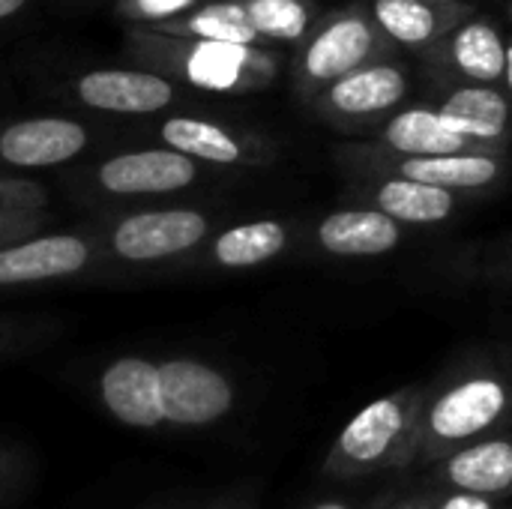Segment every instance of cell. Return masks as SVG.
Masks as SVG:
<instances>
[{"label": "cell", "mask_w": 512, "mask_h": 509, "mask_svg": "<svg viewBox=\"0 0 512 509\" xmlns=\"http://www.w3.org/2000/svg\"><path fill=\"white\" fill-rule=\"evenodd\" d=\"M426 396V384H408L357 411L336 435L324 459V474L333 480H360L414 468Z\"/></svg>", "instance_id": "1"}, {"label": "cell", "mask_w": 512, "mask_h": 509, "mask_svg": "<svg viewBox=\"0 0 512 509\" xmlns=\"http://www.w3.org/2000/svg\"><path fill=\"white\" fill-rule=\"evenodd\" d=\"M512 417L510 381L489 363H471L441 390L429 387L420 414L414 468H432L453 450L498 432Z\"/></svg>", "instance_id": "2"}, {"label": "cell", "mask_w": 512, "mask_h": 509, "mask_svg": "<svg viewBox=\"0 0 512 509\" xmlns=\"http://www.w3.org/2000/svg\"><path fill=\"white\" fill-rule=\"evenodd\" d=\"M129 51L141 63H150L153 72L171 81L180 78L192 87L219 90V93L264 90L279 72V57L270 48L174 39L144 27H132Z\"/></svg>", "instance_id": "3"}, {"label": "cell", "mask_w": 512, "mask_h": 509, "mask_svg": "<svg viewBox=\"0 0 512 509\" xmlns=\"http://www.w3.org/2000/svg\"><path fill=\"white\" fill-rule=\"evenodd\" d=\"M396 45L381 33L366 6H345L315 21L309 36L300 42L294 60V81L300 96L312 99L348 72L390 60Z\"/></svg>", "instance_id": "4"}, {"label": "cell", "mask_w": 512, "mask_h": 509, "mask_svg": "<svg viewBox=\"0 0 512 509\" xmlns=\"http://www.w3.org/2000/svg\"><path fill=\"white\" fill-rule=\"evenodd\" d=\"M213 237V219L198 207H159L120 216L105 234L108 261L117 264H168L204 249Z\"/></svg>", "instance_id": "5"}, {"label": "cell", "mask_w": 512, "mask_h": 509, "mask_svg": "<svg viewBox=\"0 0 512 509\" xmlns=\"http://www.w3.org/2000/svg\"><path fill=\"white\" fill-rule=\"evenodd\" d=\"M336 156L357 177H402L447 192L489 189L507 174V153L399 156L378 144H348L339 147Z\"/></svg>", "instance_id": "6"}, {"label": "cell", "mask_w": 512, "mask_h": 509, "mask_svg": "<svg viewBox=\"0 0 512 509\" xmlns=\"http://www.w3.org/2000/svg\"><path fill=\"white\" fill-rule=\"evenodd\" d=\"M108 264L105 240L96 231L33 234L0 249V291L81 279Z\"/></svg>", "instance_id": "7"}, {"label": "cell", "mask_w": 512, "mask_h": 509, "mask_svg": "<svg viewBox=\"0 0 512 509\" xmlns=\"http://www.w3.org/2000/svg\"><path fill=\"white\" fill-rule=\"evenodd\" d=\"M162 384V414L171 429H210L237 411V384L231 375L198 357L156 360Z\"/></svg>", "instance_id": "8"}, {"label": "cell", "mask_w": 512, "mask_h": 509, "mask_svg": "<svg viewBox=\"0 0 512 509\" xmlns=\"http://www.w3.org/2000/svg\"><path fill=\"white\" fill-rule=\"evenodd\" d=\"M408 90H411L408 72L399 66L396 57H390L348 72L345 78L333 81L309 102L318 111V117L330 123L366 126L396 111L405 102Z\"/></svg>", "instance_id": "9"}, {"label": "cell", "mask_w": 512, "mask_h": 509, "mask_svg": "<svg viewBox=\"0 0 512 509\" xmlns=\"http://www.w3.org/2000/svg\"><path fill=\"white\" fill-rule=\"evenodd\" d=\"M198 177H201V165L177 150H168V147L117 153L90 171L93 186L114 198L183 192V189L195 186Z\"/></svg>", "instance_id": "10"}, {"label": "cell", "mask_w": 512, "mask_h": 509, "mask_svg": "<svg viewBox=\"0 0 512 509\" xmlns=\"http://www.w3.org/2000/svg\"><path fill=\"white\" fill-rule=\"evenodd\" d=\"M159 138L168 150L189 156L192 162L222 168H258L273 162V144L255 132L231 129L216 120L177 114L159 126Z\"/></svg>", "instance_id": "11"}, {"label": "cell", "mask_w": 512, "mask_h": 509, "mask_svg": "<svg viewBox=\"0 0 512 509\" xmlns=\"http://www.w3.org/2000/svg\"><path fill=\"white\" fill-rule=\"evenodd\" d=\"M96 393L111 420L126 429L153 432L165 426L159 366L147 357H114L96 381Z\"/></svg>", "instance_id": "12"}, {"label": "cell", "mask_w": 512, "mask_h": 509, "mask_svg": "<svg viewBox=\"0 0 512 509\" xmlns=\"http://www.w3.org/2000/svg\"><path fill=\"white\" fill-rule=\"evenodd\" d=\"M69 93L108 114H156L177 102V84L153 69H93L78 75Z\"/></svg>", "instance_id": "13"}, {"label": "cell", "mask_w": 512, "mask_h": 509, "mask_svg": "<svg viewBox=\"0 0 512 509\" xmlns=\"http://www.w3.org/2000/svg\"><path fill=\"white\" fill-rule=\"evenodd\" d=\"M429 483L444 492H468L495 501L507 498L512 495V438L486 435L453 450L429 468Z\"/></svg>", "instance_id": "14"}, {"label": "cell", "mask_w": 512, "mask_h": 509, "mask_svg": "<svg viewBox=\"0 0 512 509\" xmlns=\"http://www.w3.org/2000/svg\"><path fill=\"white\" fill-rule=\"evenodd\" d=\"M381 33L396 45L429 57L462 21L474 15L468 0H372Z\"/></svg>", "instance_id": "15"}, {"label": "cell", "mask_w": 512, "mask_h": 509, "mask_svg": "<svg viewBox=\"0 0 512 509\" xmlns=\"http://www.w3.org/2000/svg\"><path fill=\"white\" fill-rule=\"evenodd\" d=\"M444 126L480 153H507L512 138V99L501 87L456 84L438 105Z\"/></svg>", "instance_id": "16"}, {"label": "cell", "mask_w": 512, "mask_h": 509, "mask_svg": "<svg viewBox=\"0 0 512 509\" xmlns=\"http://www.w3.org/2000/svg\"><path fill=\"white\" fill-rule=\"evenodd\" d=\"M90 147V129L69 117H27L0 129V162L12 168L66 165Z\"/></svg>", "instance_id": "17"}, {"label": "cell", "mask_w": 512, "mask_h": 509, "mask_svg": "<svg viewBox=\"0 0 512 509\" xmlns=\"http://www.w3.org/2000/svg\"><path fill=\"white\" fill-rule=\"evenodd\" d=\"M426 60L462 78V84L498 87L504 84V69H507V39L492 18L474 12Z\"/></svg>", "instance_id": "18"}, {"label": "cell", "mask_w": 512, "mask_h": 509, "mask_svg": "<svg viewBox=\"0 0 512 509\" xmlns=\"http://www.w3.org/2000/svg\"><path fill=\"white\" fill-rule=\"evenodd\" d=\"M351 198L357 201V207H372L390 216L393 222H399L402 228L441 225L459 207L456 192L402 180V177H360L357 186L351 189Z\"/></svg>", "instance_id": "19"}, {"label": "cell", "mask_w": 512, "mask_h": 509, "mask_svg": "<svg viewBox=\"0 0 512 509\" xmlns=\"http://www.w3.org/2000/svg\"><path fill=\"white\" fill-rule=\"evenodd\" d=\"M312 240L333 258H381L402 246L405 228L372 207L354 204L321 216Z\"/></svg>", "instance_id": "20"}, {"label": "cell", "mask_w": 512, "mask_h": 509, "mask_svg": "<svg viewBox=\"0 0 512 509\" xmlns=\"http://www.w3.org/2000/svg\"><path fill=\"white\" fill-rule=\"evenodd\" d=\"M291 246V228L282 219H252L210 237L201 264L216 270H252L276 261Z\"/></svg>", "instance_id": "21"}, {"label": "cell", "mask_w": 512, "mask_h": 509, "mask_svg": "<svg viewBox=\"0 0 512 509\" xmlns=\"http://www.w3.org/2000/svg\"><path fill=\"white\" fill-rule=\"evenodd\" d=\"M378 147L399 156H453V153H480L465 138L453 135L438 108L408 105L390 114L378 129Z\"/></svg>", "instance_id": "22"}, {"label": "cell", "mask_w": 512, "mask_h": 509, "mask_svg": "<svg viewBox=\"0 0 512 509\" xmlns=\"http://www.w3.org/2000/svg\"><path fill=\"white\" fill-rule=\"evenodd\" d=\"M144 30L174 36V39H201V42H228V45H246V48H267L261 36L246 21L237 0H213L195 9H186L168 21L150 24Z\"/></svg>", "instance_id": "23"}, {"label": "cell", "mask_w": 512, "mask_h": 509, "mask_svg": "<svg viewBox=\"0 0 512 509\" xmlns=\"http://www.w3.org/2000/svg\"><path fill=\"white\" fill-rule=\"evenodd\" d=\"M264 45L303 42L315 27L312 0H237Z\"/></svg>", "instance_id": "24"}, {"label": "cell", "mask_w": 512, "mask_h": 509, "mask_svg": "<svg viewBox=\"0 0 512 509\" xmlns=\"http://www.w3.org/2000/svg\"><path fill=\"white\" fill-rule=\"evenodd\" d=\"M48 192L42 183L27 177H0V213H45Z\"/></svg>", "instance_id": "25"}, {"label": "cell", "mask_w": 512, "mask_h": 509, "mask_svg": "<svg viewBox=\"0 0 512 509\" xmlns=\"http://www.w3.org/2000/svg\"><path fill=\"white\" fill-rule=\"evenodd\" d=\"M195 3L198 0H120V15L135 21L138 27H150L186 9H195Z\"/></svg>", "instance_id": "26"}, {"label": "cell", "mask_w": 512, "mask_h": 509, "mask_svg": "<svg viewBox=\"0 0 512 509\" xmlns=\"http://www.w3.org/2000/svg\"><path fill=\"white\" fill-rule=\"evenodd\" d=\"M42 225H45V213H33V216H24V213H0V249L9 246V243H18L24 237L39 234Z\"/></svg>", "instance_id": "27"}, {"label": "cell", "mask_w": 512, "mask_h": 509, "mask_svg": "<svg viewBox=\"0 0 512 509\" xmlns=\"http://www.w3.org/2000/svg\"><path fill=\"white\" fill-rule=\"evenodd\" d=\"M432 509H504V504L495 498H480V495H468V492H441V495H435Z\"/></svg>", "instance_id": "28"}, {"label": "cell", "mask_w": 512, "mask_h": 509, "mask_svg": "<svg viewBox=\"0 0 512 509\" xmlns=\"http://www.w3.org/2000/svg\"><path fill=\"white\" fill-rule=\"evenodd\" d=\"M27 339H33V336H30V330H27V324L3 321V318H0V354L24 348V345H27Z\"/></svg>", "instance_id": "29"}, {"label": "cell", "mask_w": 512, "mask_h": 509, "mask_svg": "<svg viewBox=\"0 0 512 509\" xmlns=\"http://www.w3.org/2000/svg\"><path fill=\"white\" fill-rule=\"evenodd\" d=\"M432 504H435V492H423V495L405 498V501H399V504L387 509H432Z\"/></svg>", "instance_id": "30"}, {"label": "cell", "mask_w": 512, "mask_h": 509, "mask_svg": "<svg viewBox=\"0 0 512 509\" xmlns=\"http://www.w3.org/2000/svg\"><path fill=\"white\" fill-rule=\"evenodd\" d=\"M207 509H255V501H249L243 495H231V498H225V501H219V504Z\"/></svg>", "instance_id": "31"}, {"label": "cell", "mask_w": 512, "mask_h": 509, "mask_svg": "<svg viewBox=\"0 0 512 509\" xmlns=\"http://www.w3.org/2000/svg\"><path fill=\"white\" fill-rule=\"evenodd\" d=\"M12 471H15V459L0 447V489L12 480Z\"/></svg>", "instance_id": "32"}, {"label": "cell", "mask_w": 512, "mask_h": 509, "mask_svg": "<svg viewBox=\"0 0 512 509\" xmlns=\"http://www.w3.org/2000/svg\"><path fill=\"white\" fill-rule=\"evenodd\" d=\"M24 3H27V0H0V21H3V18H12L18 9H24Z\"/></svg>", "instance_id": "33"}, {"label": "cell", "mask_w": 512, "mask_h": 509, "mask_svg": "<svg viewBox=\"0 0 512 509\" xmlns=\"http://www.w3.org/2000/svg\"><path fill=\"white\" fill-rule=\"evenodd\" d=\"M309 509H357V507H354V504H348V501L330 498V501H318V504H312Z\"/></svg>", "instance_id": "34"}, {"label": "cell", "mask_w": 512, "mask_h": 509, "mask_svg": "<svg viewBox=\"0 0 512 509\" xmlns=\"http://www.w3.org/2000/svg\"><path fill=\"white\" fill-rule=\"evenodd\" d=\"M504 87L512 96V39L507 42V69H504Z\"/></svg>", "instance_id": "35"}, {"label": "cell", "mask_w": 512, "mask_h": 509, "mask_svg": "<svg viewBox=\"0 0 512 509\" xmlns=\"http://www.w3.org/2000/svg\"><path fill=\"white\" fill-rule=\"evenodd\" d=\"M507 12H510V18H512V0H510V3H507Z\"/></svg>", "instance_id": "36"}]
</instances>
